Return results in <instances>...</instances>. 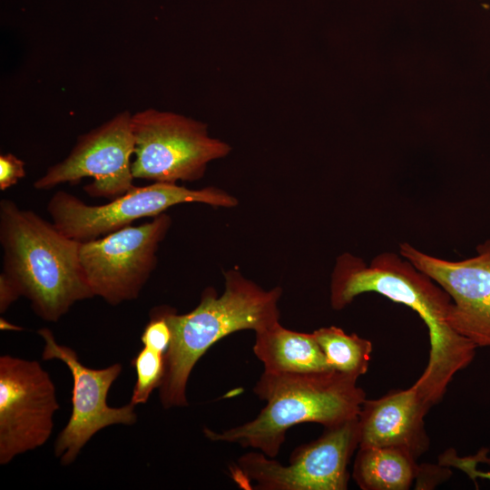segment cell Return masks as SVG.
<instances>
[{"label":"cell","instance_id":"cell-1","mask_svg":"<svg viewBox=\"0 0 490 490\" xmlns=\"http://www.w3.org/2000/svg\"><path fill=\"white\" fill-rule=\"evenodd\" d=\"M329 291L335 310L348 307L360 294L374 292L420 317L428 330L430 348L426 367L413 385L431 407L475 356L477 347L449 324L450 296L399 253L381 252L368 264L349 252L342 253L336 260Z\"/></svg>","mask_w":490,"mask_h":490},{"label":"cell","instance_id":"cell-2","mask_svg":"<svg viewBox=\"0 0 490 490\" xmlns=\"http://www.w3.org/2000/svg\"><path fill=\"white\" fill-rule=\"evenodd\" d=\"M3 271L43 320L56 322L93 298L79 258L80 242L9 199L0 201Z\"/></svg>","mask_w":490,"mask_h":490},{"label":"cell","instance_id":"cell-3","mask_svg":"<svg viewBox=\"0 0 490 490\" xmlns=\"http://www.w3.org/2000/svg\"><path fill=\"white\" fill-rule=\"evenodd\" d=\"M221 295L206 288L198 306L178 314L162 306L172 329V341L165 353V374L160 389L164 408L187 407L186 387L198 360L217 341L245 329L260 331L279 321V301L282 289H265L238 270L224 272Z\"/></svg>","mask_w":490,"mask_h":490},{"label":"cell","instance_id":"cell-4","mask_svg":"<svg viewBox=\"0 0 490 490\" xmlns=\"http://www.w3.org/2000/svg\"><path fill=\"white\" fill-rule=\"evenodd\" d=\"M357 381L333 369L309 374L263 371L253 389L266 401L258 416L222 432L205 428L204 435L211 441L251 447L275 458L293 426L318 423L328 428L358 417L366 393Z\"/></svg>","mask_w":490,"mask_h":490},{"label":"cell","instance_id":"cell-5","mask_svg":"<svg viewBox=\"0 0 490 490\" xmlns=\"http://www.w3.org/2000/svg\"><path fill=\"white\" fill-rule=\"evenodd\" d=\"M203 203L215 208H233L239 201L215 186L189 189L172 182H153L131 188L102 205H88L64 191H56L46 211L64 235L79 242L95 240L142 218H154L181 203Z\"/></svg>","mask_w":490,"mask_h":490},{"label":"cell","instance_id":"cell-6","mask_svg":"<svg viewBox=\"0 0 490 490\" xmlns=\"http://www.w3.org/2000/svg\"><path fill=\"white\" fill-rule=\"evenodd\" d=\"M358 446L356 417L326 428L318 439L297 447L288 465L252 451L230 466V475L245 490H345L348 466Z\"/></svg>","mask_w":490,"mask_h":490},{"label":"cell","instance_id":"cell-7","mask_svg":"<svg viewBox=\"0 0 490 490\" xmlns=\"http://www.w3.org/2000/svg\"><path fill=\"white\" fill-rule=\"evenodd\" d=\"M134 179L153 182L195 181L208 164L226 157L230 146L210 136L207 125L186 116L147 109L132 115Z\"/></svg>","mask_w":490,"mask_h":490},{"label":"cell","instance_id":"cell-8","mask_svg":"<svg viewBox=\"0 0 490 490\" xmlns=\"http://www.w3.org/2000/svg\"><path fill=\"white\" fill-rule=\"evenodd\" d=\"M171 226L172 218L164 212L80 242V262L94 297L112 306L137 299L156 268L159 246Z\"/></svg>","mask_w":490,"mask_h":490},{"label":"cell","instance_id":"cell-9","mask_svg":"<svg viewBox=\"0 0 490 490\" xmlns=\"http://www.w3.org/2000/svg\"><path fill=\"white\" fill-rule=\"evenodd\" d=\"M59 408L55 387L36 360L0 357V465L50 438Z\"/></svg>","mask_w":490,"mask_h":490},{"label":"cell","instance_id":"cell-10","mask_svg":"<svg viewBox=\"0 0 490 490\" xmlns=\"http://www.w3.org/2000/svg\"><path fill=\"white\" fill-rule=\"evenodd\" d=\"M133 153L132 114L123 112L81 135L69 155L49 167L34 187L50 190L90 177L93 181L83 187L89 196L116 199L133 187L131 162Z\"/></svg>","mask_w":490,"mask_h":490},{"label":"cell","instance_id":"cell-11","mask_svg":"<svg viewBox=\"0 0 490 490\" xmlns=\"http://www.w3.org/2000/svg\"><path fill=\"white\" fill-rule=\"evenodd\" d=\"M38 334L44 341L42 358L63 361L73 377L72 414L54 444L55 457L63 466H69L98 431L115 424L133 425L137 421L135 405H107L108 391L122 372L120 363L102 369L89 368L80 362L74 349L56 342L52 330L43 328Z\"/></svg>","mask_w":490,"mask_h":490},{"label":"cell","instance_id":"cell-12","mask_svg":"<svg viewBox=\"0 0 490 490\" xmlns=\"http://www.w3.org/2000/svg\"><path fill=\"white\" fill-rule=\"evenodd\" d=\"M398 253L429 276L452 299L448 321L477 348L490 347V239L476 246V254L447 260L399 244Z\"/></svg>","mask_w":490,"mask_h":490},{"label":"cell","instance_id":"cell-13","mask_svg":"<svg viewBox=\"0 0 490 490\" xmlns=\"http://www.w3.org/2000/svg\"><path fill=\"white\" fill-rule=\"evenodd\" d=\"M430 408L414 385L366 398L358 416V447H398L418 458L430 445L424 421Z\"/></svg>","mask_w":490,"mask_h":490},{"label":"cell","instance_id":"cell-14","mask_svg":"<svg viewBox=\"0 0 490 490\" xmlns=\"http://www.w3.org/2000/svg\"><path fill=\"white\" fill-rule=\"evenodd\" d=\"M255 334L253 352L264 371L309 374L331 369L313 333L290 330L278 321Z\"/></svg>","mask_w":490,"mask_h":490},{"label":"cell","instance_id":"cell-15","mask_svg":"<svg viewBox=\"0 0 490 490\" xmlns=\"http://www.w3.org/2000/svg\"><path fill=\"white\" fill-rule=\"evenodd\" d=\"M416 460L398 447H358L352 476L363 490H407L421 471Z\"/></svg>","mask_w":490,"mask_h":490},{"label":"cell","instance_id":"cell-16","mask_svg":"<svg viewBox=\"0 0 490 490\" xmlns=\"http://www.w3.org/2000/svg\"><path fill=\"white\" fill-rule=\"evenodd\" d=\"M313 335L333 370L359 377L367 373L373 350L370 340L347 334L336 326L314 330Z\"/></svg>","mask_w":490,"mask_h":490},{"label":"cell","instance_id":"cell-17","mask_svg":"<svg viewBox=\"0 0 490 490\" xmlns=\"http://www.w3.org/2000/svg\"><path fill=\"white\" fill-rule=\"evenodd\" d=\"M165 355L143 347L132 361L136 372V382L131 403L144 404L152 391L160 387L165 374Z\"/></svg>","mask_w":490,"mask_h":490},{"label":"cell","instance_id":"cell-18","mask_svg":"<svg viewBox=\"0 0 490 490\" xmlns=\"http://www.w3.org/2000/svg\"><path fill=\"white\" fill-rule=\"evenodd\" d=\"M141 340L143 347L165 355L171 341L172 329L165 318L162 306L153 308L150 312V319L145 326Z\"/></svg>","mask_w":490,"mask_h":490},{"label":"cell","instance_id":"cell-19","mask_svg":"<svg viewBox=\"0 0 490 490\" xmlns=\"http://www.w3.org/2000/svg\"><path fill=\"white\" fill-rule=\"evenodd\" d=\"M488 449H481L477 455L473 456H458L455 450L448 449L439 457V465L443 466H453L466 474L473 481L477 478L490 481V471H481L476 468L479 462L487 461Z\"/></svg>","mask_w":490,"mask_h":490},{"label":"cell","instance_id":"cell-20","mask_svg":"<svg viewBox=\"0 0 490 490\" xmlns=\"http://www.w3.org/2000/svg\"><path fill=\"white\" fill-rule=\"evenodd\" d=\"M25 176L24 162L12 153L0 155V190L5 191Z\"/></svg>","mask_w":490,"mask_h":490},{"label":"cell","instance_id":"cell-21","mask_svg":"<svg viewBox=\"0 0 490 490\" xmlns=\"http://www.w3.org/2000/svg\"><path fill=\"white\" fill-rule=\"evenodd\" d=\"M21 296L11 281L0 274V312L4 313L9 306Z\"/></svg>","mask_w":490,"mask_h":490},{"label":"cell","instance_id":"cell-22","mask_svg":"<svg viewBox=\"0 0 490 490\" xmlns=\"http://www.w3.org/2000/svg\"><path fill=\"white\" fill-rule=\"evenodd\" d=\"M0 328L1 329H4V330H21L23 329L22 328H19L18 326H15L14 324H11L10 322H8L7 320H5V318H1L0 319Z\"/></svg>","mask_w":490,"mask_h":490}]
</instances>
